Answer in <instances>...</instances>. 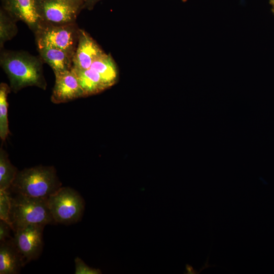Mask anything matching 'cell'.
<instances>
[{
    "mask_svg": "<svg viewBox=\"0 0 274 274\" xmlns=\"http://www.w3.org/2000/svg\"><path fill=\"white\" fill-rule=\"evenodd\" d=\"M55 223L68 225L78 222L85 208V201L75 190L61 187L47 199Z\"/></svg>",
    "mask_w": 274,
    "mask_h": 274,
    "instance_id": "cell-4",
    "label": "cell"
},
{
    "mask_svg": "<svg viewBox=\"0 0 274 274\" xmlns=\"http://www.w3.org/2000/svg\"><path fill=\"white\" fill-rule=\"evenodd\" d=\"M63 2L71 4L81 10L83 9V0H59Z\"/></svg>",
    "mask_w": 274,
    "mask_h": 274,
    "instance_id": "cell-21",
    "label": "cell"
},
{
    "mask_svg": "<svg viewBox=\"0 0 274 274\" xmlns=\"http://www.w3.org/2000/svg\"><path fill=\"white\" fill-rule=\"evenodd\" d=\"M12 196L9 223L12 230L28 225L46 226L55 223L49 210L48 197H35L15 193Z\"/></svg>",
    "mask_w": 274,
    "mask_h": 274,
    "instance_id": "cell-3",
    "label": "cell"
},
{
    "mask_svg": "<svg viewBox=\"0 0 274 274\" xmlns=\"http://www.w3.org/2000/svg\"><path fill=\"white\" fill-rule=\"evenodd\" d=\"M269 3L272 7V8H274V0H269Z\"/></svg>",
    "mask_w": 274,
    "mask_h": 274,
    "instance_id": "cell-23",
    "label": "cell"
},
{
    "mask_svg": "<svg viewBox=\"0 0 274 274\" xmlns=\"http://www.w3.org/2000/svg\"><path fill=\"white\" fill-rule=\"evenodd\" d=\"M39 52L42 59L51 67L54 74L72 69L73 57L66 52L51 47L39 49Z\"/></svg>",
    "mask_w": 274,
    "mask_h": 274,
    "instance_id": "cell-13",
    "label": "cell"
},
{
    "mask_svg": "<svg viewBox=\"0 0 274 274\" xmlns=\"http://www.w3.org/2000/svg\"><path fill=\"white\" fill-rule=\"evenodd\" d=\"M18 170L9 159L7 152L1 146L0 149V190L10 188Z\"/></svg>",
    "mask_w": 274,
    "mask_h": 274,
    "instance_id": "cell-15",
    "label": "cell"
},
{
    "mask_svg": "<svg viewBox=\"0 0 274 274\" xmlns=\"http://www.w3.org/2000/svg\"><path fill=\"white\" fill-rule=\"evenodd\" d=\"M55 85L51 96L52 102L56 104L65 103L84 97L78 77L72 68L55 73Z\"/></svg>",
    "mask_w": 274,
    "mask_h": 274,
    "instance_id": "cell-8",
    "label": "cell"
},
{
    "mask_svg": "<svg viewBox=\"0 0 274 274\" xmlns=\"http://www.w3.org/2000/svg\"><path fill=\"white\" fill-rule=\"evenodd\" d=\"M90 68L98 73L109 87L116 83L118 72L116 64L110 55L104 52L92 62Z\"/></svg>",
    "mask_w": 274,
    "mask_h": 274,
    "instance_id": "cell-14",
    "label": "cell"
},
{
    "mask_svg": "<svg viewBox=\"0 0 274 274\" xmlns=\"http://www.w3.org/2000/svg\"><path fill=\"white\" fill-rule=\"evenodd\" d=\"M16 20L4 8L0 12V44L1 47L7 41L11 39L16 33Z\"/></svg>",
    "mask_w": 274,
    "mask_h": 274,
    "instance_id": "cell-17",
    "label": "cell"
},
{
    "mask_svg": "<svg viewBox=\"0 0 274 274\" xmlns=\"http://www.w3.org/2000/svg\"><path fill=\"white\" fill-rule=\"evenodd\" d=\"M271 12H272V14L274 15V8H272Z\"/></svg>",
    "mask_w": 274,
    "mask_h": 274,
    "instance_id": "cell-24",
    "label": "cell"
},
{
    "mask_svg": "<svg viewBox=\"0 0 274 274\" xmlns=\"http://www.w3.org/2000/svg\"><path fill=\"white\" fill-rule=\"evenodd\" d=\"M72 68L78 77L84 97L96 94L109 88L99 74L95 70L91 68L86 70Z\"/></svg>",
    "mask_w": 274,
    "mask_h": 274,
    "instance_id": "cell-12",
    "label": "cell"
},
{
    "mask_svg": "<svg viewBox=\"0 0 274 274\" xmlns=\"http://www.w3.org/2000/svg\"><path fill=\"white\" fill-rule=\"evenodd\" d=\"M10 188L0 190V219L9 224V214L11 206L12 196Z\"/></svg>",
    "mask_w": 274,
    "mask_h": 274,
    "instance_id": "cell-18",
    "label": "cell"
},
{
    "mask_svg": "<svg viewBox=\"0 0 274 274\" xmlns=\"http://www.w3.org/2000/svg\"><path fill=\"white\" fill-rule=\"evenodd\" d=\"M183 2H186L187 1V0H182Z\"/></svg>",
    "mask_w": 274,
    "mask_h": 274,
    "instance_id": "cell-25",
    "label": "cell"
},
{
    "mask_svg": "<svg viewBox=\"0 0 274 274\" xmlns=\"http://www.w3.org/2000/svg\"><path fill=\"white\" fill-rule=\"evenodd\" d=\"M25 265L13 238L1 242L0 274H17Z\"/></svg>",
    "mask_w": 274,
    "mask_h": 274,
    "instance_id": "cell-11",
    "label": "cell"
},
{
    "mask_svg": "<svg viewBox=\"0 0 274 274\" xmlns=\"http://www.w3.org/2000/svg\"><path fill=\"white\" fill-rule=\"evenodd\" d=\"M3 8L16 20L25 22L36 30L41 23L37 0H3Z\"/></svg>",
    "mask_w": 274,
    "mask_h": 274,
    "instance_id": "cell-9",
    "label": "cell"
},
{
    "mask_svg": "<svg viewBox=\"0 0 274 274\" xmlns=\"http://www.w3.org/2000/svg\"><path fill=\"white\" fill-rule=\"evenodd\" d=\"M45 226L28 225L14 231L13 241L25 264L37 259L40 256L43 247V233Z\"/></svg>",
    "mask_w": 274,
    "mask_h": 274,
    "instance_id": "cell-6",
    "label": "cell"
},
{
    "mask_svg": "<svg viewBox=\"0 0 274 274\" xmlns=\"http://www.w3.org/2000/svg\"><path fill=\"white\" fill-rule=\"evenodd\" d=\"M61 187L53 166L39 165L18 170L10 189L15 193L48 197Z\"/></svg>",
    "mask_w": 274,
    "mask_h": 274,
    "instance_id": "cell-2",
    "label": "cell"
},
{
    "mask_svg": "<svg viewBox=\"0 0 274 274\" xmlns=\"http://www.w3.org/2000/svg\"><path fill=\"white\" fill-rule=\"evenodd\" d=\"M104 53L89 34L80 29L78 44L73 58L72 68H89L92 62Z\"/></svg>",
    "mask_w": 274,
    "mask_h": 274,
    "instance_id": "cell-10",
    "label": "cell"
},
{
    "mask_svg": "<svg viewBox=\"0 0 274 274\" xmlns=\"http://www.w3.org/2000/svg\"><path fill=\"white\" fill-rule=\"evenodd\" d=\"M101 0H83V8L91 10Z\"/></svg>",
    "mask_w": 274,
    "mask_h": 274,
    "instance_id": "cell-22",
    "label": "cell"
},
{
    "mask_svg": "<svg viewBox=\"0 0 274 274\" xmlns=\"http://www.w3.org/2000/svg\"><path fill=\"white\" fill-rule=\"evenodd\" d=\"M37 5L41 23L53 25L75 23L81 10L59 0H37Z\"/></svg>",
    "mask_w": 274,
    "mask_h": 274,
    "instance_id": "cell-7",
    "label": "cell"
},
{
    "mask_svg": "<svg viewBox=\"0 0 274 274\" xmlns=\"http://www.w3.org/2000/svg\"><path fill=\"white\" fill-rule=\"evenodd\" d=\"M1 1H3V0H1Z\"/></svg>",
    "mask_w": 274,
    "mask_h": 274,
    "instance_id": "cell-26",
    "label": "cell"
},
{
    "mask_svg": "<svg viewBox=\"0 0 274 274\" xmlns=\"http://www.w3.org/2000/svg\"><path fill=\"white\" fill-rule=\"evenodd\" d=\"M79 32L80 29L75 23L53 25L42 22L35 31L38 49L55 48L66 52L73 58Z\"/></svg>",
    "mask_w": 274,
    "mask_h": 274,
    "instance_id": "cell-5",
    "label": "cell"
},
{
    "mask_svg": "<svg viewBox=\"0 0 274 274\" xmlns=\"http://www.w3.org/2000/svg\"><path fill=\"white\" fill-rule=\"evenodd\" d=\"M1 64L9 78L10 87L13 92L28 86L46 88L42 65L36 57L24 52H4L1 56Z\"/></svg>",
    "mask_w": 274,
    "mask_h": 274,
    "instance_id": "cell-1",
    "label": "cell"
},
{
    "mask_svg": "<svg viewBox=\"0 0 274 274\" xmlns=\"http://www.w3.org/2000/svg\"><path fill=\"white\" fill-rule=\"evenodd\" d=\"M75 274H99L101 273L100 269L94 268L87 265L80 258L77 257L75 259Z\"/></svg>",
    "mask_w": 274,
    "mask_h": 274,
    "instance_id": "cell-19",
    "label": "cell"
},
{
    "mask_svg": "<svg viewBox=\"0 0 274 274\" xmlns=\"http://www.w3.org/2000/svg\"><path fill=\"white\" fill-rule=\"evenodd\" d=\"M11 88L7 84H0V138L3 142L10 133L8 118V95Z\"/></svg>",
    "mask_w": 274,
    "mask_h": 274,
    "instance_id": "cell-16",
    "label": "cell"
},
{
    "mask_svg": "<svg viewBox=\"0 0 274 274\" xmlns=\"http://www.w3.org/2000/svg\"><path fill=\"white\" fill-rule=\"evenodd\" d=\"M12 230L11 225L6 221L0 219V241L3 242L12 238L10 231Z\"/></svg>",
    "mask_w": 274,
    "mask_h": 274,
    "instance_id": "cell-20",
    "label": "cell"
}]
</instances>
